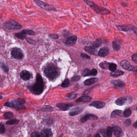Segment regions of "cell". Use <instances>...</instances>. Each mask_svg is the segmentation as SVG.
<instances>
[{
    "label": "cell",
    "instance_id": "836d02e7",
    "mask_svg": "<svg viewBox=\"0 0 137 137\" xmlns=\"http://www.w3.org/2000/svg\"><path fill=\"white\" fill-rule=\"evenodd\" d=\"M113 131H112V128L111 127H108L107 130V137H112Z\"/></svg>",
    "mask_w": 137,
    "mask_h": 137
},
{
    "label": "cell",
    "instance_id": "d590c367",
    "mask_svg": "<svg viewBox=\"0 0 137 137\" xmlns=\"http://www.w3.org/2000/svg\"><path fill=\"white\" fill-rule=\"evenodd\" d=\"M4 117L7 119H10L12 118L13 117V114L10 112H7L5 113L4 115Z\"/></svg>",
    "mask_w": 137,
    "mask_h": 137
},
{
    "label": "cell",
    "instance_id": "83f0119b",
    "mask_svg": "<svg viewBox=\"0 0 137 137\" xmlns=\"http://www.w3.org/2000/svg\"><path fill=\"white\" fill-rule=\"evenodd\" d=\"M15 35L16 37L19 39H20L24 40L27 37L26 35L25 34H24L22 33L21 32L15 33Z\"/></svg>",
    "mask_w": 137,
    "mask_h": 137
},
{
    "label": "cell",
    "instance_id": "f1b7e54d",
    "mask_svg": "<svg viewBox=\"0 0 137 137\" xmlns=\"http://www.w3.org/2000/svg\"><path fill=\"white\" fill-rule=\"evenodd\" d=\"M110 63H109L108 62L106 61H103V62H101L99 66H100L103 69H107L108 68V67Z\"/></svg>",
    "mask_w": 137,
    "mask_h": 137
},
{
    "label": "cell",
    "instance_id": "ee69618b",
    "mask_svg": "<svg viewBox=\"0 0 137 137\" xmlns=\"http://www.w3.org/2000/svg\"><path fill=\"white\" fill-rule=\"evenodd\" d=\"M77 97V94H72L70 95V96H69V99H70V100H73L74 99H75V98Z\"/></svg>",
    "mask_w": 137,
    "mask_h": 137
},
{
    "label": "cell",
    "instance_id": "f907efd6",
    "mask_svg": "<svg viewBox=\"0 0 137 137\" xmlns=\"http://www.w3.org/2000/svg\"><path fill=\"white\" fill-rule=\"evenodd\" d=\"M94 137H101V136L99 133H97L95 135Z\"/></svg>",
    "mask_w": 137,
    "mask_h": 137
},
{
    "label": "cell",
    "instance_id": "74e56055",
    "mask_svg": "<svg viewBox=\"0 0 137 137\" xmlns=\"http://www.w3.org/2000/svg\"><path fill=\"white\" fill-rule=\"evenodd\" d=\"M31 137H42L41 133L38 132H34L32 133Z\"/></svg>",
    "mask_w": 137,
    "mask_h": 137
},
{
    "label": "cell",
    "instance_id": "681fc988",
    "mask_svg": "<svg viewBox=\"0 0 137 137\" xmlns=\"http://www.w3.org/2000/svg\"><path fill=\"white\" fill-rule=\"evenodd\" d=\"M121 4H122V6L123 7H128V4H127V3H125V2L121 3Z\"/></svg>",
    "mask_w": 137,
    "mask_h": 137
},
{
    "label": "cell",
    "instance_id": "f6af8a7d",
    "mask_svg": "<svg viewBox=\"0 0 137 137\" xmlns=\"http://www.w3.org/2000/svg\"><path fill=\"white\" fill-rule=\"evenodd\" d=\"M81 57L83 58H86L87 59H91V57L88 55H87V54H85V53H81Z\"/></svg>",
    "mask_w": 137,
    "mask_h": 137
},
{
    "label": "cell",
    "instance_id": "2e32d148",
    "mask_svg": "<svg viewBox=\"0 0 137 137\" xmlns=\"http://www.w3.org/2000/svg\"><path fill=\"white\" fill-rule=\"evenodd\" d=\"M56 107L62 111H67L71 107L73 106L72 105H70L63 103H58L56 104Z\"/></svg>",
    "mask_w": 137,
    "mask_h": 137
},
{
    "label": "cell",
    "instance_id": "5b68a950",
    "mask_svg": "<svg viewBox=\"0 0 137 137\" xmlns=\"http://www.w3.org/2000/svg\"><path fill=\"white\" fill-rule=\"evenodd\" d=\"M5 28L8 30H15L21 29L22 25L14 21H9L6 22L4 24Z\"/></svg>",
    "mask_w": 137,
    "mask_h": 137
},
{
    "label": "cell",
    "instance_id": "277c9868",
    "mask_svg": "<svg viewBox=\"0 0 137 137\" xmlns=\"http://www.w3.org/2000/svg\"><path fill=\"white\" fill-rule=\"evenodd\" d=\"M33 1L39 7L45 11L54 12H57L58 11L54 6L47 4V3L42 1L41 0H33Z\"/></svg>",
    "mask_w": 137,
    "mask_h": 137
},
{
    "label": "cell",
    "instance_id": "1f68e13d",
    "mask_svg": "<svg viewBox=\"0 0 137 137\" xmlns=\"http://www.w3.org/2000/svg\"><path fill=\"white\" fill-rule=\"evenodd\" d=\"M70 82L68 79H66L62 83L61 86L64 88L70 86Z\"/></svg>",
    "mask_w": 137,
    "mask_h": 137
},
{
    "label": "cell",
    "instance_id": "52a82bcc",
    "mask_svg": "<svg viewBox=\"0 0 137 137\" xmlns=\"http://www.w3.org/2000/svg\"><path fill=\"white\" fill-rule=\"evenodd\" d=\"M121 67L125 70L129 71H136L137 67L136 66H132L131 65L128 61L126 60H123L120 63Z\"/></svg>",
    "mask_w": 137,
    "mask_h": 137
},
{
    "label": "cell",
    "instance_id": "8fae6325",
    "mask_svg": "<svg viewBox=\"0 0 137 137\" xmlns=\"http://www.w3.org/2000/svg\"><path fill=\"white\" fill-rule=\"evenodd\" d=\"M83 109L82 107H76L72 109L69 113L70 116H74L79 114L83 111Z\"/></svg>",
    "mask_w": 137,
    "mask_h": 137
},
{
    "label": "cell",
    "instance_id": "7dc6e473",
    "mask_svg": "<svg viewBox=\"0 0 137 137\" xmlns=\"http://www.w3.org/2000/svg\"><path fill=\"white\" fill-rule=\"evenodd\" d=\"M132 59L133 61H134L135 62L137 63V53H136L135 54H133V55L132 56Z\"/></svg>",
    "mask_w": 137,
    "mask_h": 137
},
{
    "label": "cell",
    "instance_id": "ba28073f",
    "mask_svg": "<svg viewBox=\"0 0 137 137\" xmlns=\"http://www.w3.org/2000/svg\"><path fill=\"white\" fill-rule=\"evenodd\" d=\"M132 102V98L128 97H123L117 99L115 103L118 106H122L126 104H130Z\"/></svg>",
    "mask_w": 137,
    "mask_h": 137
},
{
    "label": "cell",
    "instance_id": "30bf717a",
    "mask_svg": "<svg viewBox=\"0 0 137 137\" xmlns=\"http://www.w3.org/2000/svg\"><path fill=\"white\" fill-rule=\"evenodd\" d=\"M11 54L13 58L17 59H21L23 58V55L21 49L18 48H14L12 49Z\"/></svg>",
    "mask_w": 137,
    "mask_h": 137
},
{
    "label": "cell",
    "instance_id": "f546056e",
    "mask_svg": "<svg viewBox=\"0 0 137 137\" xmlns=\"http://www.w3.org/2000/svg\"><path fill=\"white\" fill-rule=\"evenodd\" d=\"M22 33L25 34H29V35H34L35 34V32L33 30H23L21 32Z\"/></svg>",
    "mask_w": 137,
    "mask_h": 137
},
{
    "label": "cell",
    "instance_id": "60d3db41",
    "mask_svg": "<svg viewBox=\"0 0 137 137\" xmlns=\"http://www.w3.org/2000/svg\"><path fill=\"white\" fill-rule=\"evenodd\" d=\"M5 125L2 124V123H0V133H5Z\"/></svg>",
    "mask_w": 137,
    "mask_h": 137
},
{
    "label": "cell",
    "instance_id": "7bdbcfd3",
    "mask_svg": "<svg viewBox=\"0 0 137 137\" xmlns=\"http://www.w3.org/2000/svg\"><path fill=\"white\" fill-rule=\"evenodd\" d=\"M81 79V77L80 76H76L74 77L71 80L73 81H78L79 80Z\"/></svg>",
    "mask_w": 137,
    "mask_h": 137
},
{
    "label": "cell",
    "instance_id": "d6986e66",
    "mask_svg": "<svg viewBox=\"0 0 137 137\" xmlns=\"http://www.w3.org/2000/svg\"><path fill=\"white\" fill-rule=\"evenodd\" d=\"M112 131L115 136L119 137L122 133V131L121 128L118 126H115L112 128Z\"/></svg>",
    "mask_w": 137,
    "mask_h": 137
},
{
    "label": "cell",
    "instance_id": "9a60e30c",
    "mask_svg": "<svg viewBox=\"0 0 137 137\" xmlns=\"http://www.w3.org/2000/svg\"><path fill=\"white\" fill-rule=\"evenodd\" d=\"M110 53V50L109 48L104 47L101 48L99 51L98 55L100 57H105Z\"/></svg>",
    "mask_w": 137,
    "mask_h": 137
},
{
    "label": "cell",
    "instance_id": "4dcf8cb0",
    "mask_svg": "<svg viewBox=\"0 0 137 137\" xmlns=\"http://www.w3.org/2000/svg\"><path fill=\"white\" fill-rule=\"evenodd\" d=\"M19 122V120H16V119H14V120H9L7 121L6 124L8 125H12L14 124H17Z\"/></svg>",
    "mask_w": 137,
    "mask_h": 137
},
{
    "label": "cell",
    "instance_id": "4316f807",
    "mask_svg": "<svg viewBox=\"0 0 137 137\" xmlns=\"http://www.w3.org/2000/svg\"><path fill=\"white\" fill-rule=\"evenodd\" d=\"M117 68V65L116 64L113 63H110L108 67L109 69L111 72L115 71Z\"/></svg>",
    "mask_w": 137,
    "mask_h": 137
},
{
    "label": "cell",
    "instance_id": "cb8c5ba5",
    "mask_svg": "<svg viewBox=\"0 0 137 137\" xmlns=\"http://www.w3.org/2000/svg\"><path fill=\"white\" fill-rule=\"evenodd\" d=\"M98 80L99 79L98 78H91L85 81L84 82V84L86 86H90L98 81Z\"/></svg>",
    "mask_w": 137,
    "mask_h": 137
},
{
    "label": "cell",
    "instance_id": "603a6c76",
    "mask_svg": "<svg viewBox=\"0 0 137 137\" xmlns=\"http://www.w3.org/2000/svg\"><path fill=\"white\" fill-rule=\"evenodd\" d=\"M122 111L120 110H115L111 113V117L112 118H117L122 116Z\"/></svg>",
    "mask_w": 137,
    "mask_h": 137
},
{
    "label": "cell",
    "instance_id": "4fadbf2b",
    "mask_svg": "<svg viewBox=\"0 0 137 137\" xmlns=\"http://www.w3.org/2000/svg\"><path fill=\"white\" fill-rule=\"evenodd\" d=\"M90 106L94 107L97 109H102L105 106V103L100 101H94L89 104Z\"/></svg>",
    "mask_w": 137,
    "mask_h": 137
},
{
    "label": "cell",
    "instance_id": "6da1fadb",
    "mask_svg": "<svg viewBox=\"0 0 137 137\" xmlns=\"http://www.w3.org/2000/svg\"><path fill=\"white\" fill-rule=\"evenodd\" d=\"M83 1L97 14L101 15H107L111 14V13L110 10L99 5L94 2L90 1L89 0H83Z\"/></svg>",
    "mask_w": 137,
    "mask_h": 137
},
{
    "label": "cell",
    "instance_id": "816d5d0a",
    "mask_svg": "<svg viewBox=\"0 0 137 137\" xmlns=\"http://www.w3.org/2000/svg\"><path fill=\"white\" fill-rule=\"evenodd\" d=\"M134 127L136 128H137V121H136V122L134 124Z\"/></svg>",
    "mask_w": 137,
    "mask_h": 137
},
{
    "label": "cell",
    "instance_id": "7402d4cb",
    "mask_svg": "<svg viewBox=\"0 0 137 137\" xmlns=\"http://www.w3.org/2000/svg\"><path fill=\"white\" fill-rule=\"evenodd\" d=\"M92 99V98L89 96H82L77 99L76 100L77 102H84V103H87L90 102Z\"/></svg>",
    "mask_w": 137,
    "mask_h": 137
},
{
    "label": "cell",
    "instance_id": "d4e9b609",
    "mask_svg": "<svg viewBox=\"0 0 137 137\" xmlns=\"http://www.w3.org/2000/svg\"><path fill=\"white\" fill-rule=\"evenodd\" d=\"M124 73L123 71H117L112 72L110 73V75L111 76L113 77H118L121 76V75L124 74Z\"/></svg>",
    "mask_w": 137,
    "mask_h": 137
},
{
    "label": "cell",
    "instance_id": "3957f363",
    "mask_svg": "<svg viewBox=\"0 0 137 137\" xmlns=\"http://www.w3.org/2000/svg\"><path fill=\"white\" fill-rule=\"evenodd\" d=\"M44 72L45 75L51 80L55 79L58 75L57 68L56 67L53 65H49L46 66Z\"/></svg>",
    "mask_w": 137,
    "mask_h": 137
},
{
    "label": "cell",
    "instance_id": "8d00e7d4",
    "mask_svg": "<svg viewBox=\"0 0 137 137\" xmlns=\"http://www.w3.org/2000/svg\"><path fill=\"white\" fill-rule=\"evenodd\" d=\"M101 43V41L99 40H97L92 43V46L94 47H99L100 46Z\"/></svg>",
    "mask_w": 137,
    "mask_h": 137
},
{
    "label": "cell",
    "instance_id": "f5cc1de1",
    "mask_svg": "<svg viewBox=\"0 0 137 137\" xmlns=\"http://www.w3.org/2000/svg\"><path fill=\"white\" fill-rule=\"evenodd\" d=\"M2 96L0 94V99H2Z\"/></svg>",
    "mask_w": 137,
    "mask_h": 137
},
{
    "label": "cell",
    "instance_id": "5bb4252c",
    "mask_svg": "<svg viewBox=\"0 0 137 137\" xmlns=\"http://www.w3.org/2000/svg\"><path fill=\"white\" fill-rule=\"evenodd\" d=\"M77 36L73 35L68 37L66 41V45L71 46L74 45L77 42Z\"/></svg>",
    "mask_w": 137,
    "mask_h": 137
},
{
    "label": "cell",
    "instance_id": "b9f144b4",
    "mask_svg": "<svg viewBox=\"0 0 137 137\" xmlns=\"http://www.w3.org/2000/svg\"><path fill=\"white\" fill-rule=\"evenodd\" d=\"M132 121L130 119H127L124 122V124L126 126H129L131 124Z\"/></svg>",
    "mask_w": 137,
    "mask_h": 137
},
{
    "label": "cell",
    "instance_id": "ac0fdd59",
    "mask_svg": "<svg viewBox=\"0 0 137 137\" xmlns=\"http://www.w3.org/2000/svg\"><path fill=\"white\" fill-rule=\"evenodd\" d=\"M42 137H52L53 133L51 129L49 128H46L43 129L41 132Z\"/></svg>",
    "mask_w": 137,
    "mask_h": 137
},
{
    "label": "cell",
    "instance_id": "ab89813d",
    "mask_svg": "<svg viewBox=\"0 0 137 137\" xmlns=\"http://www.w3.org/2000/svg\"><path fill=\"white\" fill-rule=\"evenodd\" d=\"M42 110L44 111H53V108L50 106H46L43 108H42Z\"/></svg>",
    "mask_w": 137,
    "mask_h": 137
},
{
    "label": "cell",
    "instance_id": "44dd1931",
    "mask_svg": "<svg viewBox=\"0 0 137 137\" xmlns=\"http://www.w3.org/2000/svg\"><path fill=\"white\" fill-rule=\"evenodd\" d=\"M20 77L23 80H28L30 78V74L28 71L24 70L21 73Z\"/></svg>",
    "mask_w": 137,
    "mask_h": 137
},
{
    "label": "cell",
    "instance_id": "9c48e42d",
    "mask_svg": "<svg viewBox=\"0 0 137 137\" xmlns=\"http://www.w3.org/2000/svg\"><path fill=\"white\" fill-rule=\"evenodd\" d=\"M4 105V106L11 107L17 109H20L25 107L23 104L21 103L18 100H14L12 102H7V103H5Z\"/></svg>",
    "mask_w": 137,
    "mask_h": 137
},
{
    "label": "cell",
    "instance_id": "c3c4849f",
    "mask_svg": "<svg viewBox=\"0 0 137 137\" xmlns=\"http://www.w3.org/2000/svg\"><path fill=\"white\" fill-rule=\"evenodd\" d=\"M50 37H51V38L54 39H58L59 38V36L57 34H50Z\"/></svg>",
    "mask_w": 137,
    "mask_h": 137
},
{
    "label": "cell",
    "instance_id": "f35d334b",
    "mask_svg": "<svg viewBox=\"0 0 137 137\" xmlns=\"http://www.w3.org/2000/svg\"><path fill=\"white\" fill-rule=\"evenodd\" d=\"M1 66L2 68L3 69V70L5 72L8 73L9 70V67H8V66H7V65H5L4 63H3V64H1V66Z\"/></svg>",
    "mask_w": 137,
    "mask_h": 137
},
{
    "label": "cell",
    "instance_id": "e575fe53",
    "mask_svg": "<svg viewBox=\"0 0 137 137\" xmlns=\"http://www.w3.org/2000/svg\"><path fill=\"white\" fill-rule=\"evenodd\" d=\"M132 113V111L129 108L125 109L123 112V115L125 117H129Z\"/></svg>",
    "mask_w": 137,
    "mask_h": 137
},
{
    "label": "cell",
    "instance_id": "484cf974",
    "mask_svg": "<svg viewBox=\"0 0 137 137\" xmlns=\"http://www.w3.org/2000/svg\"><path fill=\"white\" fill-rule=\"evenodd\" d=\"M113 47L116 51H118L120 49V44L117 41H114L113 43Z\"/></svg>",
    "mask_w": 137,
    "mask_h": 137
},
{
    "label": "cell",
    "instance_id": "7a4b0ae2",
    "mask_svg": "<svg viewBox=\"0 0 137 137\" xmlns=\"http://www.w3.org/2000/svg\"><path fill=\"white\" fill-rule=\"evenodd\" d=\"M44 89V81L42 77L40 74H37L36 84L32 87L31 91L35 95H39L43 92Z\"/></svg>",
    "mask_w": 137,
    "mask_h": 137
},
{
    "label": "cell",
    "instance_id": "ffe728a7",
    "mask_svg": "<svg viewBox=\"0 0 137 137\" xmlns=\"http://www.w3.org/2000/svg\"><path fill=\"white\" fill-rule=\"evenodd\" d=\"M111 83L116 87H123L125 86L124 82L121 80H113L111 81Z\"/></svg>",
    "mask_w": 137,
    "mask_h": 137
},
{
    "label": "cell",
    "instance_id": "d6a6232c",
    "mask_svg": "<svg viewBox=\"0 0 137 137\" xmlns=\"http://www.w3.org/2000/svg\"><path fill=\"white\" fill-rule=\"evenodd\" d=\"M82 75L84 77L88 76L91 75V72L88 69H85L82 72Z\"/></svg>",
    "mask_w": 137,
    "mask_h": 137
},
{
    "label": "cell",
    "instance_id": "8992f818",
    "mask_svg": "<svg viewBox=\"0 0 137 137\" xmlns=\"http://www.w3.org/2000/svg\"><path fill=\"white\" fill-rule=\"evenodd\" d=\"M116 27L120 31L124 32L133 31L137 34V27L132 24H124L122 25H117Z\"/></svg>",
    "mask_w": 137,
    "mask_h": 137
},
{
    "label": "cell",
    "instance_id": "bcb514c9",
    "mask_svg": "<svg viewBox=\"0 0 137 137\" xmlns=\"http://www.w3.org/2000/svg\"><path fill=\"white\" fill-rule=\"evenodd\" d=\"M91 72V75H96L97 74V71L95 68H93Z\"/></svg>",
    "mask_w": 137,
    "mask_h": 137
},
{
    "label": "cell",
    "instance_id": "e0dca14e",
    "mask_svg": "<svg viewBox=\"0 0 137 137\" xmlns=\"http://www.w3.org/2000/svg\"><path fill=\"white\" fill-rule=\"evenodd\" d=\"M84 50L87 52L91 55H93L95 56H97L98 53L96 49L93 47H92L85 46L84 47Z\"/></svg>",
    "mask_w": 137,
    "mask_h": 137
},
{
    "label": "cell",
    "instance_id": "7c38bea8",
    "mask_svg": "<svg viewBox=\"0 0 137 137\" xmlns=\"http://www.w3.org/2000/svg\"><path fill=\"white\" fill-rule=\"evenodd\" d=\"M98 119L97 116L92 114H86L81 119V121L82 123L86 122L88 120H97Z\"/></svg>",
    "mask_w": 137,
    "mask_h": 137
}]
</instances>
